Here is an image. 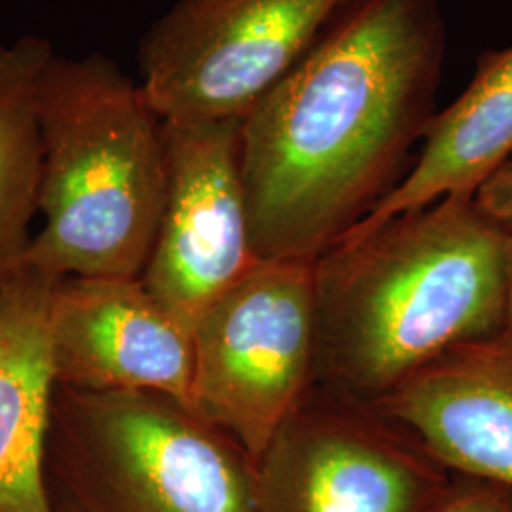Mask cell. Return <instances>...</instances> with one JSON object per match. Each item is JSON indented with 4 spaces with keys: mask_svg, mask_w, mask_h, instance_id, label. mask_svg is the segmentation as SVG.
Listing matches in <instances>:
<instances>
[{
    "mask_svg": "<svg viewBox=\"0 0 512 512\" xmlns=\"http://www.w3.org/2000/svg\"><path fill=\"white\" fill-rule=\"evenodd\" d=\"M425 512H512V490L486 480L452 475Z\"/></svg>",
    "mask_w": 512,
    "mask_h": 512,
    "instance_id": "5bb4252c",
    "label": "cell"
},
{
    "mask_svg": "<svg viewBox=\"0 0 512 512\" xmlns=\"http://www.w3.org/2000/svg\"><path fill=\"white\" fill-rule=\"evenodd\" d=\"M503 334L512 342V238L507 258V277H505V319H503Z\"/></svg>",
    "mask_w": 512,
    "mask_h": 512,
    "instance_id": "2e32d148",
    "label": "cell"
},
{
    "mask_svg": "<svg viewBox=\"0 0 512 512\" xmlns=\"http://www.w3.org/2000/svg\"><path fill=\"white\" fill-rule=\"evenodd\" d=\"M512 158V46L486 50L450 107L437 110L403 181L348 236L450 196H476ZM344 236V238H348ZM342 238V239H344Z\"/></svg>",
    "mask_w": 512,
    "mask_h": 512,
    "instance_id": "7c38bea8",
    "label": "cell"
},
{
    "mask_svg": "<svg viewBox=\"0 0 512 512\" xmlns=\"http://www.w3.org/2000/svg\"><path fill=\"white\" fill-rule=\"evenodd\" d=\"M440 0H349L239 126L258 260H315L384 202L437 114Z\"/></svg>",
    "mask_w": 512,
    "mask_h": 512,
    "instance_id": "6da1fadb",
    "label": "cell"
},
{
    "mask_svg": "<svg viewBox=\"0 0 512 512\" xmlns=\"http://www.w3.org/2000/svg\"><path fill=\"white\" fill-rule=\"evenodd\" d=\"M190 404L253 456L315 389L313 260H258L192 329Z\"/></svg>",
    "mask_w": 512,
    "mask_h": 512,
    "instance_id": "5b68a950",
    "label": "cell"
},
{
    "mask_svg": "<svg viewBox=\"0 0 512 512\" xmlns=\"http://www.w3.org/2000/svg\"><path fill=\"white\" fill-rule=\"evenodd\" d=\"M372 408L450 475L512 490V342L505 334L448 351Z\"/></svg>",
    "mask_w": 512,
    "mask_h": 512,
    "instance_id": "30bf717a",
    "label": "cell"
},
{
    "mask_svg": "<svg viewBox=\"0 0 512 512\" xmlns=\"http://www.w3.org/2000/svg\"><path fill=\"white\" fill-rule=\"evenodd\" d=\"M55 285L21 266L0 291V512H57L46 476Z\"/></svg>",
    "mask_w": 512,
    "mask_h": 512,
    "instance_id": "8fae6325",
    "label": "cell"
},
{
    "mask_svg": "<svg viewBox=\"0 0 512 512\" xmlns=\"http://www.w3.org/2000/svg\"><path fill=\"white\" fill-rule=\"evenodd\" d=\"M511 238L475 196H450L315 258V389L372 406L448 351L503 334Z\"/></svg>",
    "mask_w": 512,
    "mask_h": 512,
    "instance_id": "7a4b0ae2",
    "label": "cell"
},
{
    "mask_svg": "<svg viewBox=\"0 0 512 512\" xmlns=\"http://www.w3.org/2000/svg\"><path fill=\"white\" fill-rule=\"evenodd\" d=\"M44 224L23 258L46 279L141 277L164 209V120L109 55H52L38 82Z\"/></svg>",
    "mask_w": 512,
    "mask_h": 512,
    "instance_id": "3957f363",
    "label": "cell"
},
{
    "mask_svg": "<svg viewBox=\"0 0 512 512\" xmlns=\"http://www.w3.org/2000/svg\"><path fill=\"white\" fill-rule=\"evenodd\" d=\"M54 54L52 42L37 35L0 44V291L33 239L42 179L38 82Z\"/></svg>",
    "mask_w": 512,
    "mask_h": 512,
    "instance_id": "4fadbf2b",
    "label": "cell"
},
{
    "mask_svg": "<svg viewBox=\"0 0 512 512\" xmlns=\"http://www.w3.org/2000/svg\"><path fill=\"white\" fill-rule=\"evenodd\" d=\"M349 0H175L139 44V86L164 122L243 120Z\"/></svg>",
    "mask_w": 512,
    "mask_h": 512,
    "instance_id": "8992f818",
    "label": "cell"
},
{
    "mask_svg": "<svg viewBox=\"0 0 512 512\" xmlns=\"http://www.w3.org/2000/svg\"><path fill=\"white\" fill-rule=\"evenodd\" d=\"M450 478L372 406L313 389L256 459L258 512H425Z\"/></svg>",
    "mask_w": 512,
    "mask_h": 512,
    "instance_id": "52a82bcc",
    "label": "cell"
},
{
    "mask_svg": "<svg viewBox=\"0 0 512 512\" xmlns=\"http://www.w3.org/2000/svg\"><path fill=\"white\" fill-rule=\"evenodd\" d=\"M239 126L241 120L164 122V209L141 281L186 329L258 262Z\"/></svg>",
    "mask_w": 512,
    "mask_h": 512,
    "instance_id": "ba28073f",
    "label": "cell"
},
{
    "mask_svg": "<svg viewBox=\"0 0 512 512\" xmlns=\"http://www.w3.org/2000/svg\"><path fill=\"white\" fill-rule=\"evenodd\" d=\"M50 349L57 385L160 391L190 404L192 330L141 277L61 279L50 298Z\"/></svg>",
    "mask_w": 512,
    "mask_h": 512,
    "instance_id": "9c48e42d",
    "label": "cell"
},
{
    "mask_svg": "<svg viewBox=\"0 0 512 512\" xmlns=\"http://www.w3.org/2000/svg\"><path fill=\"white\" fill-rule=\"evenodd\" d=\"M46 476L57 512H258L256 459L160 391L55 384Z\"/></svg>",
    "mask_w": 512,
    "mask_h": 512,
    "instance_id": "277c9868",
    "label": "cell"
},
{
    "mask_svg": "<svg viewBox=\"0 0 512 512\" xmlns=\"http://www.w3.org/2000/svg\"><path fill=\"white\" fill-rule=\"evenodd\" d=\"M475 198L484 213L512 232V158L484 183Z\"/></svg>",
    "mask_w": 512,
    "mask_h": 512,
    "instance_id": "9a60e30c",
    "label": "cell"
}]
</instances>
